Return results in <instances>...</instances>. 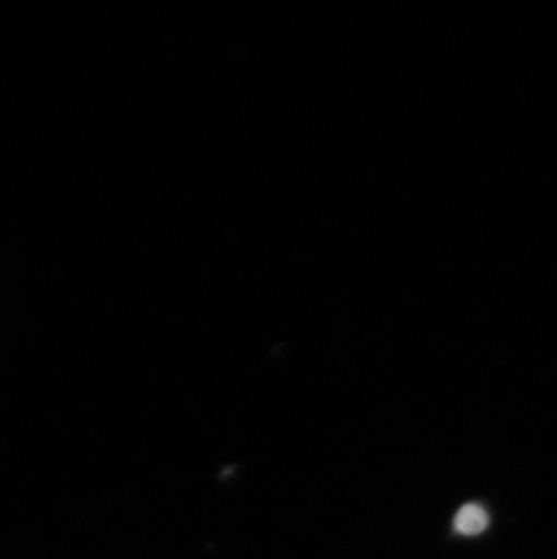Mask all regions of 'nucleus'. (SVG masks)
Here are the masks:
<instances>
[{
  "mask_svg": "<svg viewBox=\"0 0 557 559\" xmlns=\"http://www.w3.org/2000/svg\"><path fill=\"white\" fill-rule=\"evenodd\" d=\"M487 525H489L487 511L484 507L476 506V503L463 507L454 518V528L463 536H476V534L485 531Z\"/></svg>",
  "mask_w": 557,
  "mask_h": 559,
  "instance_id": "obj_1",
  "label": "nucleus"
}]
</instances>
